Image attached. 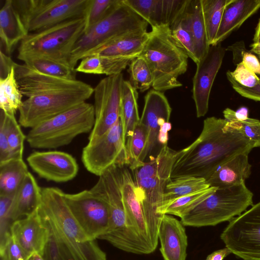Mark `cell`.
<instances>
[{"mask_svg": "<svg viewBox=\"0 0 260 260\" xmlns=\"http://www.w3.org/2000/svg\"><path fill=\"white\" fill-rule=\"evenodd\" d=\"M0 78H4L11 72L14 67L15 62L2 50L0 52Z\"/></svg>", "mask_w": 260, "mask_h": 260, "instance_id": "cell-54", "label": "cell"}, {"mask_svg": "<svg viewBox=\"0 0 260 260\" xmlns=\"http://www.w3.org/2000/svg\"><path fill=\"white\" fill-rule=\"evenodd\" d=\"M17 58L30 69L43 74L66 79H76V69L69 63L37 54L17 56Z\"/></svg>", "mask_w": 260, "mask_h": 260, "instance_id": "cell-30", "label": "cell"}, {"mask_svg": "<svg viewBox=\"0 0 260 260\" xmlns=\"http://www.w3.org/2000/svg\"><path fill=\"white\" fill-rule=\"evenodd\" d=\"M226 75L233 88L240 95L250 100L260 101V83L253 87H246L235 81L231 76L229 71L226 72Z\"/></svg>", "mask_w": 260, "mask_h": 260, "instance_id": "cell-50", "label": "cell"}, {"mask_svg": "<svg viewBox=\"0 0 260 260\" xmlns=\"http://www.w3.org/2000/svg\"><path fill=\"white\" fill-rule=\"evenodd\" d=\"M28 173L22 158L0 163V195H14Z\"/></svg>", "mask_w": 260, "mask_h": 260, "instance_id": "cell-32", "label": "cell"}, {"mask_svg": "<svg viewBox=\"0 0 260 260\" xmlns=\"http://www.w3.org/2000/svg\"><path fill=\"white\" fill-rule=\"evenodd\" d=\"M128 80L131 84L141 92H144L152 86L153 79L151 70L144 58L138 56L129 64Z\"/></svg>", "mask_w": 260, "mask_h": 260, "instance_id": "cell-40", "label": "cell"}, {"mask_svg": "<svg viewBox=\"0 0 260 260\" xmlns=\"http://www.w3.org/2000/svg\"><path fill=\"white\" fill-rule=\"evenodd\" d=\"M226 50L230 51L233 53V62L235 66L242 62V57L244 53L247 51L243 41L237 42L229 46Z\"/></svg>", "mask_w": 260, "mask_h": 260, "instance_id": "cell-53", "label": "cell"}, {"mask_svg": "<svg viewBox=\"0 0 260 260\" xmlns=\"http://www.w3.org/2000/svg\"><path fill=\"white\" fill-rule=\"evenodd\" d=\"M260 8V0H231L225 7L212 45H217L239 28Z\"/></svg>", "mask_w": 260, "mask_h": 260, "instance_id": "cell-25", "label": "cell"}, {"mask_svg": "<svg viewBox=\"0 0 260 260\" xmlns=\"http://www.w3.org/2000/svg\"><path fill=\"white\" fill-rule=\"evenodd\" d=\"M146 128L140 122L135 127L131 137L126 142L128 165L134 171L145 162L141 161V156L147 143Z\"/></svg>", "mask_w": 260, "mask_h": 260, "instance_id": "cell-39", "label": "cell"}, {"mask_svg": "<svg viewBox=\"0 0 260 260\" xmlns=\"http://www.w3.org/2000/svg\"><path fill=\"white\" fill-rule=\"evenodd\" d=\"M81 159L86 170L99 177L113 165H128L120 119L103 135L88 141Z\"/></svg>", "mask_w": 260, "mask_h": 260, "instance_id": "cell-11", "label": "cell"}, {"mask_svg": "<svg viewBox=\"0 0 260 260\" xmlns=\"http://www.w3.org/2000/svg\"><path fill=\"white\" fill-rule=\"evenodd\" d=\"M29 255L17 244L12 236L0 247V260H28Z\"/></svg>", "mask_w": 260, "mask_h": 260, "instance_id": "cell-46", "label": "cell"}, {"mask_svg": "<svg viewBox=\"0 0 260 260\" xmlns=\"http://www.w3.org/2000/svg\"><path fill=\"white\" fill-rule=\"evenodd\" d=\"M149 35V32L145 29L125 34L89 51L82 58L89 55H98L104 57L135 59L142 52Z\"/></svg>", "mask_w": 260, "mask_h": 260, "instance_id": "cell-23", "label": "cell"}, {"mask_svg": "<svg viewBox=\"0 0 260 260\" xmlns=\"http://www.w3.org/2000/svg\"><path fill=\"white\" fill-rule=\"evenodd\" d=\"M137 90L130 82L124 80L122 85L120 119L122 129V138L126 142L133 134L135 126L140 122Z\"/></svg>", "mask_w": 260, "mask_h": 260, "instance_id": "cell-29", "label": "cell"}, {"mask_svg": "<svg viewBox=\"0 0 260 260\" xmlns=\"http://www.w3.org/2000/svg\"><path fill=\"white\" fill-rule=\"evenodd\" d=\"M184 10L175 19L170 26V28L176 42L185 51L188 57L197 64L199 60L195 43L187 23L184 17Z\"/></svg>", "mask_w": 260, "mask_h": 260, "instance_id": "cell-38", "label": "cell"}, {"mask_svg": "<svg viewBox=\"0 0 260 260\" xmlns=\"http://www.w3.org/2000/svg\"><path fill=\"white\" fill-rule=\"evenodd\" d=\"M94 123L93 105L85 102L32 127L26 139L31 148L55 149L91 132Z\"/></svg>", "mask_w": 260, "mask_h": 260, "instance_id": "cell-5", "label": "cell"}, {"mask_svg": "<svg viewBox=\"0 0 260 260\" xmlns=\"http://www.w3.org/2000/svg\"><path fill=\"white\" fill-rule=\"evenodd\" d=\"M28 34L12 0H6L0 11V38L6 54L9 55L16 45Z\"/></svg>", "mask_w": 260, "mask_h": 260, "instance_id": "cell-26", "label": "cell"}, {"mask_svg": "<svg viewBox=\"0 0 260 260\" xmlns=\"http://www.w3.org/2000/svg\"><path fill=\"white\" fill-rule=\"evenodd\" d=\"M65 201L74 218L90 240H96L107 230L109 209L100 196L90 190L64 193Z\"/></svg>", "mask_w": 260, "mask_h": 260, "instance_id": "cell-13", "label": "cell"}, {"mask_svg": "<svg viewBox=\"0 0 260 260\" xmlns=\"http://www.w3.org/2000/svg\"><path fill=\"white\" fill-rule=\"evenodd\" d=\"M104 74L107 76L121 73L134 59L101 56Z\"/></svg>", "mask_w": 260, "mask_h": 260, "instance_id": "cell-48", "label": "cell"}, {"mask_svg": "<svg viewBox=\"0 0 260 260\" xmlns=\"http://www.w3.org/2000/svg\"><path fill=\"white\" fill-rule=\"evenodd\" d=\"M151 27L164 24L163 0H124Z\"/></svg>", "mask_w": 260, "mask_h": 260, "instance_id": "cell-37", "label": "cell"}, {"mask_svg": "<svg viewBox=\"0 0 260 260\" xmlns=\"http://www.w3.org/2000/svg\"><path fill=\"white\" fill-rule=\"evenodd\" d=\"M253 193L245 182L227 188H217L209 197L181 218L184 226H215L231 221L253 205Z\"/></svg>", "mask_w": 260, "mask_h": 260, "instance_id": "cell-6", "label": "cell"}, {"mask_svg": "<svg viewBox=\"0 0 260 260\" xmlns=\"http://www.w3.org/2000/svg\"><path fill=\"white\" fill-rule=\"evenodd\" d=\"M183 16L193 38L199 61L207 53L211 46L204 21L201 0H188Z\"/></svg>", "mask_w": 260, "mask_h": 260, "instance_id": "cell-28", "label": "cell"}, {"mask_svg": "<svg viewBox=\"0 0 260 260\" xmlns=\"http://www.w3.org/2000/svg\"><path fill=\"white\" fill-rule=\"evenodd\" d=\"M76 72L86 74L102 75L104 70L101 57L98 55H91L81 59Z\"/></svg>", "mask_w": 260, "mask_h": 260, "instance_id": "cell-47", "label": "cell"}, {"mask_svg": "<svg viewBox=\"0 0 260 260\" xmlns=\"http://www.w3.org/2000/svg\"><path fill=\"white\" fill-rule=\"evenodd\" d=\"M223 114L228 122L243 121L249 117L248 109L245 107H240L237 111L227 108L223 111Z\"/></svg>", "mask_w": 260, "mask_h": 260, "instance_id": "cell-51", "label": "cell"}, {"mask_svg": "<svg viewBox=\"0 0 260 260\" xmlns=\"http://www.w3.org/2000/svg\"><path fill=\"white\" fill-rule=\"evenodd\" d=\"M210 187L206 180L196 177H182L171 179L166 185L162 205L179 198ZM161 205V206H162Z\"/></svg>", "mask_w": 260, "mask_h": 260, "instance_id": "cell-35", "label": "cell"}, {"mask_svg": "<svg viewBox=\"0 0 260 260\" xmlns=\"http://www.w3.org/2000/svg\"><path fill=\"white\" fill-rule=\"evenodd\" d=\"M171 174L165 173L135 181L154 251L158 245V230L163 216L158 213L157 209L164 203L166 187L171 179Z\"/></svg>", "mask_w": 260, "mask_h": 260, "instance_id": "cell-16", "label": "cell"}, {"mask_svg": "<svg viewBox=\"0 0 260 260\" xmlns=\"http://www.w3.org/2000/svg\"><path fill=\"white\" fill-rule=\"evenodd\" d=\"M260 40V18L255 29L253 38V43H257Z\"/></svg>", "mask_w": 260, "mask_h": 260, "instance_id": "cell-58", "label": "cell"}, {"mask_svg": "<svg viewBox=\"0 0 260 260\" xmlns=\"http://www.w3.org/2000/svg\"><path fill=\"white\" fill-rule=\"evenodd\" d=\"M122 171L112 167L99 176L90 189L103 198L109 209V226L98 239L106 240L116 248L137 254H149L140 239L128 225L121 192Z\"/></svg>", "mask_w": 260, "mask_h": 260, "instance_id": "cell-4", "label": "cell"}, {"mask_svg": "<svg viewBox=\"0 0 260 260\" xmlns=\"http://www.w3.org/2000/svg\"><path fill=\"white\" fill-rule=\"evenodd\" d=\"M28 260H44V259L40 253H34L29 256Z\"/></svg>", "mask_w": 260, "mask_h": 260, "instance_id": "cell-59", "label": "cell"}, {"mask_svg": "<svg viewBox=\"0 0 260 260\" xmlns=\"http://www.w3.org/2000/svg\"><path fill=\"white\" fill-rule=\"evenodd\" d=\"M229 73L235 81L245 87L251 88L260 83V78L242 62L236 65L234 71H229Z\"/></svg>", "mask_w": 260, "mask_h": 260, "instance_id": "cell-45", "label": "cell"}, {"mask_svg": "<svg viewBox=\"0 0 260 260\" xmlns=\"http://www.w3.org/2000/svg\"><path fill=\"white\" fill-rule=\"evenodd\" d=\"M220 238L237 257L260 260V201L230 221Z\"/></svg>", "mask_w": 260, "mask_h": 260, "instance_id": "cell-10", "label": "cell"}, {"mask_svg": "<svg viewBox=\"0 0 260 260\" xmlns=\"http://www.w3.org/2000/svg\"><path fill=\"white\" fill-rule=\"evenodd\" d=\"M250 51L257 55L260 59V40L257 43H253L250 45Z\"/></svg>", "mask_w": 260, "mask_h": 260, "instance_id": "cell-57", "label": "cell"}, {"mask_svg": "<svg viewBox=\"0 0 260 260\" xmlns=\"http://www.w3.org/2000/svg\"><path fill=\"white\" fill-rule=\"evenodd\" d=\"M159 249L164 260H186L187 236L180 220L169 214H164L158 234Z\"/></svg>", "mask_w": 260, "mask_h": 260, "instance_id": "cell-22", "label": "cell"}, {"mask_svg": "<svg viewBox=\"0 0 260 260\" xmlns=\"http://www.w3.org/2000/svg\"><path fill=\"white\" fill-rule=\"evenodd\" d=\"M247 153L238 154L220 165L206 179L210 187L227 188L245 182L251 173Z\"/></svg>", "mask_w": 260, "mask_h": 260, "instance_id": "cell-24", "label": "cell"}, {"mask_svg": "<svg viewBox=\"0 0 260 260\" xmlns=\"http://www.w3.org/2000/svg\"><path fill=\"white\" fill-rule=\"evenodd\" d=\"M224 119H205L198 138L181 150L171 179L196 177L208 179L222 163L235 155L249 153L254 144L238 131L228 127Z\"/></svg>", "mask_w": 260, "mask_h": 260, "instance_id": "cell-1", "label": "cell"}, {"mask_svg": "<svg viewBox=\"0 0 260 260\" xmlns=\"http://www.w3.org/2000/svg\"><path fill=\"white\" fill-rule=\"evenodd\" d=\"M119 0H88L84 12L83 32L90 29L105 17Z\"/></svg>", "mask_w": 260, "mask_h": 260, "instance_id": "cell-41", "label": "cell"}, {"mask_svg": "<svg viewBox=\"0 0 260 260\" xmlns=\"http://www.w3.org/2000/svg\"><path fill=\"white\" fill-rule=\"evenodd\" d=\"M231 0H201L207 35L212 45L219 27L225 7Z\"/></svg>", "mask_w": 260, "mask_h": 260, "instance_id": "cell-36", "label": "cell"}, {"mask_svg": "<svg viewBox=\"0 0 260 260\" xmlns=\"http://www.w3.org/2000/svg\"><path fill=\"white\" fill-rule=\"evenodd\" d=\"M11 159L7 139V116L2 110L0 113V163Z\"/></svg>", "mask_w": 260, "mask_h": 260, "instance_id": "cell-49", "label": "cell"}, {"mask_svg": "<svg viewBox=\"0 0 260 260\" xmlns=\"http://www.w3.org/2000/svg\"><path fill=\"white\" fill-rule=\"evenodd\" d=\"M144 105L140 123L146 128L147 139L141 161L152 153L157 142L159 127L165 122L169 121L172 108L162 92L150 90L144 99Z\"/></svg>", "mask_w": 260, "mask_h": 260, "instance_id": "cell-19", "label": "cell"}, {"mask_svg": "<svg viewBox=\"0 0 260 260\" xmlns=\"http://www.w3.org/2000/svg\"><path fill=\"white\" fill-rule=\"evenodd\" d=\"M38 212L47 230L46 242L41 253L44 260H107L106 253L95 240L79 242L63 233L39 208Z\"/></svg>", "mask_w": 260, "mask_h": 260, "instance_id": "cell-12", "label": "cell"}, {"mask_svg": "<svg viewBox=\"0 0 260 260\" xmlns=\"http://www.w3.org/2000/svg\"><path fill=\"white\" fill-rule=\"evenodd\" d=\"M27 161L41 178L55 182H66L74 179L79 167L71 154L57 150L35 151L29 154Z\"/></svg>", "mask_w": 260, "mask_h": 260, "instance_id": "cell-17", "label": "cell"}, {"mask_svg": "<svg viewBox=\"0 0 260 260\" xmlns=\"http://www.w3.org/2000/svg\"><path fill=\"white\" fill-rule=\"evenodd\" d=\"M13 196L0 195V247L11 236L10 230L13 221L11 216V208Z\"/></svg>", "mask_w": 260, "mask_h": 260, "instance_id": "cell-43", "label": "cell"}, {"mask_svg": "<svg viewBox=\"0 0 260 260\" xmlns=\"http://www.w3.org/2000/svg\"><path fill=\"white\" fill-rule=\"evenodd\" d=\"M10 231L15 242L28 255L41 254L47 230L42 222L38 209L31 214L14 221Z\"/></svg>", "mask_w": 260, "mask_h": 260, "instance_id": "cell-21", "label": "cell"}, {"mask_svg": "<svg viewBox=\"0 0 260 260\" xmlns=\"http://www.w3.org/2000/svg\"><path fill=\"white\" fill-rule=\"evenodd\" d=\"M64 193L57 187L42 188L39 210L70 237L79 242L92 240L85 234L74 218L65 201Z\"/></svg>", "mask_w": 260, "mask_h": 260, "instance_id": "cell-18", "label": "cell"}, {"mask_svg": "<svg viewBox=\"0 0 260 260\" xmlns=\"http://www.w3.org/2000/svg\"><path fill=\"white\" fill-rule=\"evenodd\" d=\"M181 153V150L175 151L168 145L162 147L156 157L134 170L135 181L154 177L172 172L174 164Z\"/></svg>", "mask_w": 260, "mask_h": 260, "instance_id": "cell-31", "label": "cell"}, {"mask_svg": "<svg viewBox=\"0 0 260 260\" xmlns=\"http://www.w3.org/2000/svg\"><path fill=\"white\" fill-rule=\"evenodd\" d=\"M6 114L7 139L11 159H21L23 156L24 141L26 136L23 133L15 115Z\"/></svg>", "mask_w": 260, "mask_h": 260, "instance_id": "cell-42", "label": "cell"}, {"mask_svg": "<svg viewBox=\"0 0 260 260\" xmlns=\"http://www.w3.org/2000/svg\"><path fill=\"white\" fill-rule=\"evenodd\" d=\"M225 51L220 43L211 45L207 53L196 64L192 93L198 117L204 116L208 112L211 88Z\"/></svg>", "mask_w": 260, "mask_h": 260, "instance_id": "cell-15", "label": "cell"}, {"mask_svg": "<svg viewBox=\"0 0 260 260\" xmlns=\"http://www.w3.org/2000/svg\"><path fill=\"white\" fill-rule=\"evenodd\" d=\"M226 125L239 132L253 143L255 147H260L259 120L248 117L241 121H226Z\"/></svg>", "mask_w": 260, "mask_h": 260, "instance_id": "cell-44", "label": "cell"}, {"mask_svg": "<svg viewBox=\"0 0 260 260\" xmlns=\"http://www.w3.org/2000/svg\"><path fill=\"white\" fill-rule=\"evenodd\" d=\"M148 25L124 0H119L105 17L78 40L69 59L71 67L76 69L78 61L89 51L125 34L147 30Z\"/></svg>", "mask_w": 260, "mask_h": 260, "instance_id": "cell-7", "label": "cell"}, {"mask_svg": "<svg viewBox=\"0 0 260 260\" xmlns=\"http://www.w3.org/2000/svg\"><path fill=\"white\" fill-rule=\"evenodd\" d=\"M84 29V19L80 17L28 33L19 44L17 56L41 55L69 63L73 49Z\"/></svg>", "mask_w": 260, "mask_h": 260, "instance_id": "cell-8", "label": "cell"}, {"mask_svg": "<svg viewBox=\"0 0 260 260\" xmlns=\"http://www.w3.org/2000/svg\"><path fill=\"white\" fill-rule=\"evenodd\" d=\"M171 128L172 124L170 121L165 122L159 127L157 136V142L162 147L168 145L169 140L168 132Z\"/></svg>", "mask_w": 260, "mask_h": 260, "instance_id": "cell-55", "label": "cell"}, {"mask_svg": "<svg viewBox=\"0 0 260 260\" xmlns=\"http://www.w3.org/2000/svg\"><path fill=\"white\" fill-rule=\"evenodd\" d=\"M122 73L107 76L94 88L95 123L89 141L100 137L120 119Z\"/></svg>", "mask_w": 260, "mask_h": 260, "instance_id": "cell-14", "label": "cell"}, {"mask_svg": "<svg viewBox=\"0 0 260 260\" xmlns=\"http://www.w3.org/2000/svg\"><path fill=\"white\" fill-rule=\"evenodd\" d=\"M121 192L129 226L140 239L149 254L154 252L137 185L131 173L126 169L122 171Z\"/></svg>", "mask_w": 260, "mask_h": 260, "instance_id": "cell-20", "label": "cell"}, {"mask_svg": "<svg viewBox=\"0 0 260 260\" xmlns=\"http://www.w3.org/2000/svg\"><path fill=\"white\" fill-rule=\"evenodd\" d=\"M242 62L249 70L260 75V61L257 56L250 50L244 53Z\"/></svg>", "mask_w": 260, "mask_h": 260, "instance_id": "cell-52", "label": "cell"}, {"mask_svg": "<svg viewBox=\"0 0 260 260\" xmlns=\"http://www.w3.org/2000/svg\"><path fill=\"white\" fill-rule=\"evenodd\" d=\"M231 253L230 250L225 247L213 252L207 256L206 260H223Z\"/></svg>", "mask_w": 260, "mask_h": 260, "instance_id": "cell-56", "label": "cell"}, {"mask_svg": "<svg viewBox=\"0 0 260 260\" xmlns=\"http://www.w3.org/2000/svg\"><path fill=\"white\" fill-rule=\"evenodd\" d=\"M151 28L139 56L145 59L151 70L152 87L162 92L181 87L178 77L187 71L188 56L174 39L168 25Z\"/></svg>", "mask_w": 260, "mask_h": 260, "instance_id": "cell-2", "label": "cell"}, {"mask_svg": "<svg viewBox=\"0 0 260 260\" xmlns=\"http://www.w3.org/2000/svg\"><path fill=\"white\" fill-rule=\"evenodd\" d=\"M217 188L209 187L179 198L170 203L160 206L157 212L160 215H175L181 218L209 197Z\"/></svg>", "mask_w": 260, "mask_h": 260, "instance_id": "cell-33", "label": "cell"}, {"mask_svg": "<svg viewBox=\"0 0 260 260\" xmlns=\"http://www.w3.org/2000/svg\"><path fill=\"white\" fill-rule=\"evenodd\" d=\"M22 96L14 67L6 77L0 78L1 110L8 114L15 115L22 104Z\"/></svg>", "mask_w": 260, "mask_h": 260, "instance_id": "cell-34", "label": "cell"}, {"mask_svg": "<svg viewBox=\"0 0 260 260\" xmlns=\"http://www.w3.org/2000/svg\"><path fill=\"white\" fill-rule=\"evenodd\" d=\"M94 88L77 79L39 89L23 101L18 122L32 128L38 124L85 102Z\"/></svg>", "mask_w": 260, "mask_h": 260, "instance_id": "cell-3", "label": "cell"}, {"mask_svg": "<svg viewBox=\"0 0 260 260\" xmlns=\"http://www.w3.org/2000/svg\"><path fill=\"white\" fill-rule=\"evenodd\" d=\"M41 190L42 188L29 172L13 196L11 208L13 222L38 210L41 201Z\"/></svg>", "mask_w": 260, "mask_h": 260, "instance_id": "cell-27", "label": "cell"}, {"mask_svg": "<svg viewBox=\"0 0 260 260\" xmlns=\"http://www.w3.org/2000/svg\"><path fill=\"white\" fill-rule=\"evenodd\" d=\"M28 33L83 17L88 0H12Z\"/></svg>", "mask_w": 260, "mask_h": 260, "instance_id": "cell-9", "label": "cell"}]
</instances>
